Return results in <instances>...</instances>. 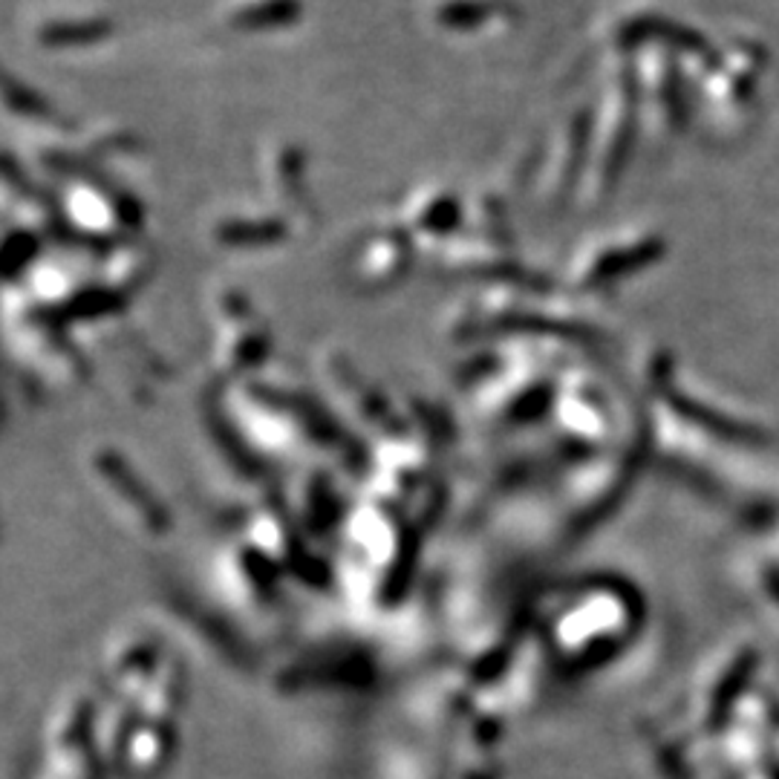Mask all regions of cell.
Returning <instances> with one entry per match:
<instances>
[{"label": "cell", "instance_id": "obj_1", "mask_svg": "<svg viewBox=\"0 0 779 779\" xmlns=\"http://www.w3.org/2000/svg\"><path fill=\"white\" fill-rule=\"evenodd\" d=\"M298 15V3L295 0H266L254 9H245L243 15H237L240 26H275L295 21Z\"/></svg>", "mask_w": 779, "mask_h": 779}, {"label": "cell", "instance_id": "obj_2", "mask_svg": "<svg viewBox=\"0 0 779 779\" xmlns=\"http://www.w3.org/2000/svg\"><path fill=\"white\" fill-rule=\"evenodd\" d=\"M107 32L104 24H72V26H61V30H53L49 35H44V41L49 44H76V41H99Z\"/></svg>", "mask_w": 779, "mask_h": 779}]
</instances>
